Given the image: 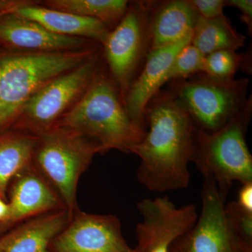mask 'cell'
Returning <instances> with one entry per match:
<instances>
[{"mask_svg":"<svg viewBox=\"0 0 252 252\" xmlns=\"http://www.w3.org/2000/svg\"><path fill=\"white\" fill-rule=\"evenodd\" d=\"M29 1L23 0H0V14L6 11H13L18 6L27 4Z\"/></svg>","mask_w":252,"mask_h":252,"instance_id":"obj_27","label":"cell"},{"mask_svg":"<svg viewBox=\"0 0 252 252\" xmlns=\"http://www.w3.org/2000/svg\"><path fill=\"white\" fill-rule=\"evenodd\" d=\"M202 209L190 230L179 238L170 252H242L252 250L242 243L232 230L225 212V198L215 181L205 178Z\"/></svg>","mask_w":252,"mask_h":252,"instance_id":"obj_9","label":"cell"},{"mask_svg":"<svg viewBox=\"0 0 252 252\" xmlns=\"http://www.w3.org/2000/svg\"><path fill=\"white\" fill-rule=\"evenodd\" d=\"M102 51L39 89L23 106L12 130L38 135L54 127L87 89L100 66Z\"/></svg>","mask_w":252,"mask_h":252,"instance_id":"obj_7","label":"cell"},{"mask_svg":"<svg viewBox=\"0 0 252 252\" xmlns=\"http://www.w3.org/2000/svg\"><path fill=\"white\" fill-rule=\"evenodd\" d=\"M13 12L38 23L53 34L87 39L101 45L110 32L97 20L38 6L32 1L18 6Z\"/></svg>","mask_w":252,"mask_h":252,"instance_id":"obj_16","label":"cell"},{"mask_svg":"<svg viewBox=\"0 0 252 252\" xmlns=\"http://www.w3.org/2000/svg\"><path fill=\"white\" fill-rule=\"evenodd\" d=\"M137 208L142 218L136 228L137 252H170L198 217L196 205L177 207L167 196L142 199Z\"/></svg>","mask_w":252,"mask_h":252,"instance_id":"obj_10","label":"cell"},{"mask_svg":"<svg viewBox=\"0 0 252 252\" xmlns=\"http://www.w3.org/2000/svg\"><path fill=\"white\" fill-rule=\"evenodd\" d=\"M235 203L245 211L252 213V182L242 185Z\"/></svg>","mask_w":252,"mask_h":252,"instance_id":"obj_26","label":"cell"},{"mask_svg":"<svg viewBox=\"0 0 252 252\" xmlns=\"http://www.w3.org/2000/svg\"><path fill=\"white\" fill-rule=\"evenodd\" d=\"M15 233H16V229L11 230L7 234L4 235L0 239V252H4L8 245L11 243V240L14 238Z\"/></svg>","mask_w":252,"mask_h":252,"instance_id":"obj_29","label":"cell"},{"mask_svg":"<svg viewBox=\"0 0 252 252\" xmlns=\"http://www.w3.org/2000/svg\"><path fill=\"white\" fill-rule=\"evenodd\" d=\"M197 77L171 81L168 90L178 99L196 128L212 132L224 127L247 105L250 80Z\"/></svg>","mask_w":252,"mask_h":252,"instance_id":"obj_6","label":"cell"},{"mask_svg":"<svg viewBox=\"0 0 252 252\" xmlns=\"http://www.w3.org/2000/svg\"><path fill=\"white\" fill-rule=\"evenodd\" d=\"M200 17L212 19L223 15L225 0H190Z\"/></svg>","mask_w":252,"mask_h":252,"instance_id":"obj_24","label":"cell"},{"mask_svg":"<svg viewBox=\"0 0 252 252\" xmlns=\"http://www.w3.org/2000/svg\"><path fill=\"white\" fill-rule=\"evenodd\" d=\"M10 185L9 215L0 224V234L34 217L66 210L56 190L32 164L14 177Z\"/></svg>","mask_w":252,"mask_h":252,"instance_id":"obj_13","label":"cell"},{"mask_svg":"<svg viewBox=\"0 0 252 252\" xmlns=\"http://www.w3.org/2000/svg\"><path fill=\"white\" fill-rule=\"evenodd\" d=\"M37 136L32 165L62 200L70 219L78 208L77 190L81 175L94 155L98 144L81 132L54 127Z\"/></svg>","mask_w":252,"mask_h":252,"instance_id":"obj_4","label":"cell"},{"mask_svg":"<svg viewBox=\"0 0 252 252\" xmlns=\"http://www.w3.org/2000/svg\"><path fill=\"white\" fill-rule=\"evenodd\" d=\"M54 127L81 132L98 144L101 154H132L147 132L127 114L117 86L101 66L84 94Z\"/></svg>","mask_w":252,"mask_h":252,"instance_id":"obj_2","label":"cell"},{"mask_svg":"<svg viewBox=\"0 0 252 252\" xmlns=\"http://www.w3.org/2000/svg\"><path fill=\"white\" fill-rule=\"evenodd\" d=\"M225 212L237 238L242 243L252 247V213L240 208L235 201L225 205Z\"/></svg>","mask_w":252,"mask_h":252,"instance_id":"obj_23","label":"cell"},{"mask_svg":"<svg viewBox=\"0 0 252 252\" xmlns=\"http://www.w3.org/2000/svg\"><path fill=\"white\" fill-rule=\"evenodd\" d=\"M252 99L226 126L208 132L195 127L192 162L205 178L215 181L222 196L235 182H252V157L245 140Z\"/></svg>","mask_w":252,"mask_h":252,"instance_id":"obj_5","label":"cell"},{"mask_svg":"<svg viewBox=\"0 0 252 252\" xmlns=\"http://www.w3.org/2000/svg\"><path fill=\"white\" fill-rule=\"evenodd\" d=\"M99 44L56 52H0V134L12 130L23 106L61 74L88 61Z\"/></svg>","mask_w":252,"mask_h":252,"instance_id":"obj_3","label":"cell"},{"mask_svg":"<svg viewBox=\"0 0 252 252\" xmlns=\"http://www.w3.org/2000/svg\"><path fill=\"white\" fill-rule=\"evenodd\" d=\"M204 59L205 56L195 46L190 43L187 44L174 59L165 77V84L200 74L203 70Z\"/></svg>","mask_w":252,"mask_h":252,"instance_id":"obj_22","label":"cell"},{"mask_svg":"<svg viewBox=\"0 0 252 252\" xmlns=\"http://www.w3.org/2000/svg\"><path fill=\"white\" fill-rule=\"evenodd\" d=\"M69 220L66 210L31 219L15 228L14 238L4 252H51L50 245Z\"/></svg>","mask_w":252,"mask_h":252,"instance_id":"obj_17","label":"cell"},{"mask_svg":"<svg viewBox=\"0 0 252 252\" xmlns=\"http://www.w3.org/2000/svg\"><path fill=\"white\" fill-rule=\"evenodd\" d=\"M99 43L83 38L58 35L13 11L0 14V52L77 51Z\"/></svg>","mask_w":252,"mask_h":252,"instance_id":"obj_12","label":"cell"},{"mask_svg":"<svg viewBox=\"0 0 252 252\" xmlns=\"http://www.w3.org/2000/svg\"><path fill=\"white\" fill-rule=\"evenodd\" d=\"M246 37L239 32L224 14L212 19L199 16L190 44L204 56L220 50H237L245 45Z\"/></svg>","mask_w":252,"mask_h":252,"instance_id":"obj_19","label":"cell"},{"mask_svg":"<svg viewBox=\"0 0 252 252\" xmlns=\"http://www.w3.org/2000/svg\"><path fill=\"white\" fill-rule=\"evenodd\" d=\"M226 6H234L241 11V21L248 27L249 34L252 32V0H225Z\"/></svg>","mask_w":252,"mask_h":252,"instance_id":"obj_25","label":"cell"},{"mask_svg":"<svg viewBox=\"0 0 252 252\" xmlns=\"http://www.w3.org/2000/svg\"><path fill=\"white\" fill-rule=\"evenodd\" d=\"M198 18L190 0L152 1L149 16L150 51L191 36Z\"/></svg>","mask_w":252,"mask_h":252,"instance_id":"obj_15","label":"cell"},{"mask_svg":"<svg viewBox=\"0 0 252 252\" xmlns=\"http://www.w3.org/2000/svg\"><path fill=\"white\" fill-rule=\"evenodd\" d=\"M130 1L126 0H47L44 6L103 23L110 31L125 16Z\"/></svg>","mask_w":252,"mask_h":252,"instance_id":"obj_20","label":"cell"},{"mask_svg":"<svg viewBox=\"0 0 252 252\" xmlns=\"http://www.w3.org/2000/svg\"><path fill=\"white\" fill-rule=\"evenodd\" d=\"M189 36L180 42L150 51L143 67L132 81L123 102L127 114L146 127L145 108L151 99L165 84L169 69L177 54L191 41Z\"/></svg>","mask_w":252,"mask_h":252,"instance_id":"obj_14","label":"cell"},{"mask_svg":"<svg viewBox=\"0 0 252 252\" xmlns=\"http://www.w3.org/2000/svg\"><path fill=\"white\" fill-rule=\"evenodd\" d=\"M9 215V204L5 202L4 199L0 196V224L7 220Z\"/></svg>","mask_w":252,"mask_h":252,"instance_id":"obj_28","label":"cell"},{"mask_svg":"<svg viewBox=\"0 0 252 252\" xmlns=\"http://www.w3.org/2000/svg\"><path fill=\"white\" fill-rule=\"evenodd\" d=\"M51 252H137L124 238L117 216L94 215L79 210L53 240Z\"/></svg>","mask_w":252,"mask_h":252,"instance_id":"obj_11","label":"cell"},{"mask_svg":"<svg viewBox=\"0 0 252 252\" xmlns=\"http://www.w3.org/2000/svg\"><path fill=\"white\" fill-rule=\"evenodd\" d=\"M152 1L129 4L125 16L102 44L109 74L122 100L150 52L149 16Z\"/></svg>","mask_w":252,"mask_h":252,"instance_id":"obj_8","label":"cell"},{"mask_svg":"<svg viewBox=\"0 0 252 252\" xmlns=\"http://www.w3.org/2000/svg\"><path fill=\"white\" fill-rule=\"evenodd\" d=\"M37 136L18 130L0 134V196L6 199L11 181L32 164Z\"/></svg>","mask_w":252,"mask_h":252,"instance_id":"obj_18","label":"cell"},{"mask_svg":"<svg viewBox=\"0 0 252 252\" xmlns=\"http://www.w3.org/2000/svg\"><path fill=\"white\" fill-rule=\"evenodd\" d=\"M149 130L132 153L140 158L137 180L152 191L182 190L190 183L195 127L170 90L158 92L145 108Z\"/></svg>","mask_w":252,"mask_h":252,"instance_id":"obj_1","label":"cell"},{"mask_svg":"<svg viewBox=\"0 0 252 252\" xmlns=\"http://www.w3.org/2000/svg\"><path fill=\"white\" fill-rule=\"evenodd\" d=\"M250 54H240L234 50L215 51L205 56L201 74L213 79L229 80L234 79L239 69L250 73Z\"/></svg>","mask_w":252,"mask_h":252,"instance_id":"obj_21","label":"cell"}]
</instances>
